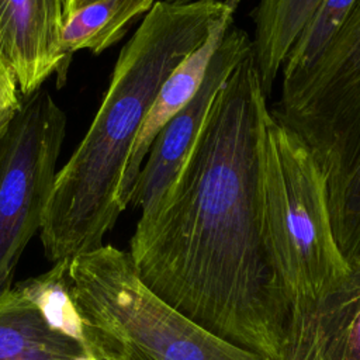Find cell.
<instances>
[{"mask_svg":"<svg viewBox=\"0 0 360 360\" xmlns=\"http://www.w3.org/2000/svg\"><path fill=\"white\" fill-rule=\"evenodd\" d=\"M250 49L249 34L232 22L208 65L198 91L155 138L135 181L129 205L145 211L162 197L198 138L218 90Z\"/></svg>","mask_w":360,"mask_h":360,"instance_id":"cell-7","label":"cell"},{"mask_svg":"<svg viewBox=\"0 0 360 360\" xmlns=\"http://www.w3.org/2000/svg\"><path fill=\"white\" fill-rule=\"evenodd\" d=\"M292 360H360V264L319 301Z\"/></svg>","mask_w":360,"mask_h":360,"instance_id":"cell-11","label":"cell"},{"mask_svg":"<svg viewBox=\"0 0 360 360\" xmlns=\"http://www.w3.org/2000/svg\"><path fill=\"white\" fill-rule=\"evenodd\" d=\"M68 118L42 86L0 118V295L41 229Z\"/></svg>","mask_w":360,"mask_h":360,"instance_id":"cell-6","label":"cell"},{"mask_svg":"<svg viewBox=\"0 0 360 360\" xmlns=\"http://www.w3.org/2000/svg\"><path fill=\"white\" fill-rule=\"evenodd\" d=\"M323 0H259L252 11V53L267 97L297 38Z\"/></svg>","mask_w":360,"mask_h":360,"instance_id":"cell-12","label":"cell"},{"mask_svg":"<svg viewBox=\"0 0 360 360\" xmlns=\"http://www.w3.org/2000/svg\"><path fill=\"white\" fill-rule=\"evenodd\" d=\"M7 79H8V72H7V69L3 66V63L0 62V90L4 87Z\"/></svg>","mask_w":360,"mask_h":360,"instance_id":"cell-18","label":"cell"},{"mask_svg":"<svg viewBox=\"0 0 360 360\" xmlns=\"http://www.w3.org/2000/svg\"><path fill=\"white\" fill-rule=\"evenodd\" d=\"M155 0H97L66 15L60 31V51L69 66L76 51L100 53L118 42L132 21L146 14Z\"/></svg>","mask_w":360,"mask_h":360,"instance_id":"cell-13","label":"cell"},{"mask_svg":"<svg viewBox=\"0 0 360 360\" xmlns=\"http://www.w3.org/2000/svg\"><path fill=\"white\" fill-rule=\"evenodd\" d=\"M170 1L176 3V4H187V3H193V1H198V0H170ZM224 1L228 7H231L232 11H236L242 0H224Z\"/></svg>","mask_w":360,"mask_h":360,"instance_id":"cell-17","label":"cell"},{"mask_svg":"<svg viewBox=\"0 0 360 360\" xmlns=\"http://www.w3.org/2000/svg\"><path fill=\"white\" fill-rule=\"evenodd\" d=\"M63 0H0V62L21 96L56 72L66 77L60 51Z\"/></svg>","mask_w":360,"mask_h":360,"instance_id":"cell-8","label":"cell"},{"mask_svg":"<svg viewBox=\"0 0 360 360\" xmlns=\"http://www.w3.org/2000/svg\"><path fill=\"white\" fill-rule=\"evenodd\" d=\"M271 110L316 156L336 245L360 264V0L307 68L281 77Z\"/></svg>","mask_w":360,"mask_h":360,"instance_id":"cell-4","label":"cell"},{"mask_svg":"<svg viewBox=\"0 0 360 360\" xmlns=\"http://www.w3.org/2000/svg\"><path fill=\"white\" fill-rule=\"evenodd\" d=\"M262 222L269 259L294 309V353L316 305L350 266L332 232L326 176L271 108L262 141Z\"/></svg>","mask_w":360,"mask_h":360,"instance_id":"cell-3","label":"cell"},{"mask_svg":"<svg viewBox=\"0 0 360 360\" xmlns=\"http://www.w3.org/2000/svg\"><path fill=\"white\" fill-rule=\"evenodd\" d=\"M87 349L100 360H141L122 345L107 338L86 323Z\"/></svg>","mask_w":360,"mask_h":360,"instance_id":"cell-15","label":"cell"},{"mask_svg":"<svg viewBox=\"0 0 360 360\" xmlns=\"http://www.w3.org/2000/svg\"><path fill=\"white\" fill-rule=\"evenodd\" d=\"M267 98L250 49L174 180L141 211L128 253L142 283L183 315L266 360H292L294 309L263 238Z\"/></svg>","mask_w":360,"mask_h":360,"instance_id":"cell-1","label":"cell"},{"mask_svg":"<svg viewBox=\"0 0 360 360\" xmlns=\"http://www.w3.org/2000/svg\"><path fill=\"white\" fill-rule=\"evenodd\" d=\"M354 0H323L319 10L297 38L281 68V77H288L309 65L343 21Z\"/></svg>","mask_w":360,"mask_h":360,"instance_id":"cell-14","label":"cell"},{"mask_svg":"<svg viewBox=\"0 0 360 360\" xmlns=\"http://www.w3.org/2000/svg\"><path fill=\"white\" fill-rule=\"evenodd\" d=\"M233 22V15L221 21L205 39V42L188 55L163 82L159 89L138 134L131 146L124 174L118 188V202L122 211L131 202L132 191L146 155L162 128L190 103L198 91L208 65L222 41L228 27Z\"/></svg>","mask_w":360,"mask_h":360,"instance_id":"cell-9","label":"cell"},{"mask_svg":"<svg viewBox=\"0 0 360 360\" xmlns=\"http://www.w3.org/2000/svg\"><path fill=\"white\" fill-rule=\"evenodd\" d=\"M235 11L224 0H158L122 46L86 135L58 170L39 239L55 264L103 246L136 134L167 76Z\"/></svg>","mask_w":360,"mask_h":360,"instance_id":"cell-2","label":"cell"},{"mask_svg":"<svg viewBox=\"0 0 360 360\" xmlns=\"http://www.w3.org/2000/svg\"><path fill=\"white\" fill-rule=\"evenodd\" d=\"M0 360H100L53 321L20 284L0 295Z\"/></svg>","mask_w":360,"mask_h":360,"instance_id":"cell-10","label":"cell"},{"mask_svg":"<svg viewBox=\"0 0 360 360\" xmlns=\"http://www.w3.org/2000/svg\"><path fill=\"white\" fill-rule=\"evenodd\" d=\"M97 0H63V18L79 8H83Z\"/></svg>","mask_w":360,"mask_h":360,"instance_id":"cell-16","label":"cell"},{"mask_svg":"<svg viewBox=\"0 0 360 360\" xmlns=\"http://www.w3.org/2000/svg\"><path fill=\"white\" fill-rule=\"evenodd\" d=\"M66 284L83 321L141 360H266L165 302L111 245L69 260Z\"/></svg>","mask_w":360,"mask_h":360,"instance_id":"cell-5","label":"cell"}]
</instances>
